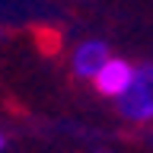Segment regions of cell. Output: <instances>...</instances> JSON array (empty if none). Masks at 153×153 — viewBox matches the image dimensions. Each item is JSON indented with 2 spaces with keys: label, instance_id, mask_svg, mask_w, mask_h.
Returning <instances> with one entry per match:
<instances>
[{
  "label": "cell",
  "instance_id": "2",
  "mask_svg": "<svg viewBox=\"0 0 153 153\" xmlns=\"http://www.w3.org/2000/svg\"><path fill=\"white\" fill-rule=\"evenodd\" d=\"M131 74H134V67L128 64V61H121V57H108L102 67H99V74L93 76V83L96 89L102 96H118L124 93V86L131 83Z\"/></svg>",
  "mask_w": 153,
  "mask_h": 153
},
{
  "label": "cell",
  "instance_id": "4",
  "mask_svg": "<svg viewBox=\"0 0 153 153\" xmlns=\"http://www.w3.org/2000/svg\"><path fill=\"white\" fill-rule=\"evenodd\" d=\"M0 150H3V134H0Z\"/></svg>",
  "mask_w": 153,
  "mask_h": 153
},
{
  "label": "cell",
  "instance_id": "3",
  "mask_svg": "<svg viewBox=\"0 0 153 153\" xmlns=\"http://www.w3.org/2000/svg\"><path fill=\"white\" fill-rule=\"evenodd\" d=\"M108 57L112 54H108V48H105L102 42H83V45L74 51V74L83 76V80H93Z\"/></svg>",
  "mask_w": 153,
  "mask_h": 153
},
{
  "label": "cell",
  "instance_id": "1",
  "mask_svg": "<svg viewBox=\"0 0 153 153\" xmlns=\"http://www.w3.org/2000/svg\"><path fill=\"white\" fill-rule=\"evenodd\" d=\"M118 112L128 121H150L153 118V64L134 67L131 83L118 96Z\"/></svg>",
  "mask_w": 153,
  "mask_h": 153
}]
</instances>
